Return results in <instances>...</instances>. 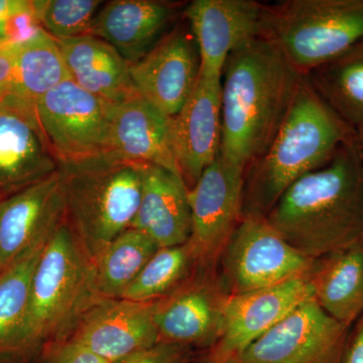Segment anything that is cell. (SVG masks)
I'll return each mask as SVG.
<instances>
[{"instance_id":"cell-36","label":"cell","mask_w":363,"mask_h":363,"mask_svg":"<svg viewBox=\"0 0 363 363\" xmlns=\"http://www.w3.org/2000/svg\"><path fill=\"white\" fill-rule=\"evenodd\" d=\"M227 363H235L234 362H233V360H231V362H227Z\"/></svg>"},{"instance_id":"cell-34","label":"cell","mask_w":363,"mask_h":363,"mask_svg":"<svg viewBox=\"0 0 363 363\" xmlns=\"http://www.w3.org/2000/svg\"><path fill=\"white\" fill-rule=\"evenodd\" d=\"M21 0H0V45H9V30Z\"/></svg>"},{"instance_id":"cell-3","label":"cell","mask_w":363,"mask_h":363,"mask_svg":"<svg viewBox=\"0 0 363 363\" xmlns=\"http://www.w3.org/2000/svg\"><path fill=\"white\" fill-rule=\"evenodd\" d=\"M354 135L303 75L274 140L245 169L243 216H266L286 189L327 164Z\"/></svg>"},{"instance_id":"cell-21","label":"cell","mask_w":363,"mask_h":363,"mask_svg":"<svg viewBox=\"0 0 363 363\" xmlns=\"http://www.w3.org/2000/svg\"><path fill=\"white\" fill-rule=\"evenodd\" d=\"M130 228L147 234L160 248L187 243L191 209L183 178L162 167L145 164L140 206Z\"/></svg>"},{"instance_id":"cell-5","label":"cell","mask_w":363,"mask_h":363,"mask_svg":"<svg viewBox=\"0 0 363 363\" xmlns=\"http://www.w3.org/2000/svg\"><path fill=\"white\" fill-rule=\"evenodd\" d=\"M96 301L93 262L65 220L48 240L33 274L18 351L61 340Z\"/></svg>"},{"instance_id":"cell-29","label":"cell","mask_w":363,"mask_h":363,"mask_svg":"<svg viewBox=\"0 0 363 363\" xmlns=\"http://www.w3.org/2000/svg\"><path fill=\"white\" fill-rule=\"evenodd\" d=\"M98 0H38L35 11L40 26L55 40L89 35L96 18Z\"/></svg>"},{"instance_id":"cell-32","label":"cell","mask_w":363,"mask_h":363,"mask_svg":"<svg viewBox=\"0 0 363 363\" xmlns=\"http://www.w3.org/2000/svg\"><path fill=\"white\" fill-rule=\"evenodd\" d=\"M18 45H0V104L6 99L13 86Z\"/></svg>"},{"instance_id":"cell-28","label":"cell","mask_w":363,"mask_h":363,"mask_svg":"<svg viewBox=\"0 0 363 363\" xmlns=\"http://www.w3.org/2000/svg\"><path fill=\"white\" fill-rule=\"evenodd\" d=\"M197 269V259L188 242L159 248L121 298L155 302L175 291Z\"/></svg>"},{"instance_id":"cell-26","label":"cell","mask_w":363,"mask_h":363,"mask_svg":"<svg viewBox=\"0 0 363 363\" xmlns=\"http://www.w3.org/2000/svg\"><path fill=\"white\" fill-rule=\"evenodd\" d=\"M159 248L150 236L138 229L128 228L117 236L93 260L98 300L123 298Z\"/></svg>"},{"instance_id":"cell-33","label":"cell","mask_w":363,"mask_h":363,"mask_svg":"<svg viewBox=\"0 0 363 363\" xmlns=\"http://www.w3.org/2000/svg\"><path fill=\"white\" fill-rule=\"evenodd\" d=\"M350 329L341 363H363V313Z\"/></svg>"},{"instance_id":"cell-31","label":"cell","mask_w":363,"mask_h":363,"mask_svg":"<svg viewBox=\"0 0 363 363\" xmlns=\"http://www.w3.org/2000/svg\"><path fill=\"white\" fill-rule=\"evenodd\" d=\"M117 363H185L183 346L159 343Z\"/></svg>"},{"instance_id":"cell-16","label":"cell","mask_w":363,"mask_h":363,"mask_svg":"<svg viewBox=\"0 0 363 363\" xmlns=\"http://www.w3.org/2000/svg\"><path fill=\"white\" fill-rule=\"evenodd\" d=\"M222 79L198 78L181 111L169 118V140L189 190L220 154Z\"/></svg>"},{"instance_id":"cell-27","label":"cell","mask_w":363,"mask_h":363,"mask_svg":"<svg viewBox=\"0 0 363 363\" xmlns=\"http://www.w3.org/2000/svg\"><path fill=\"white\" fill-rule=\"evenodd\" d=\"M47 242L28 247L0 272V353L20 350L33 274Z\"/></svg>"},{"instance_id":"cell-11","label":"cell","mask_w":363,"mask_h":363,"mask_svg":"<svg viewBox=\"0 0 363 363\" xmlns=\"http://www.w3.org/2000/svg\"><path fill=\"white\" fill-rule=\"evenodd\" d=\"M228 297L216 269L198 267L185 283L156 301L160 343L211 348L221 336Z\"/></svg>"},{"instance_id":"cell-24","label":"cell","mask_w":363,"mask_h":363,"mask_svg":"<svg viewBox=\"0 0 363 363\" xmlns=\"http://www.w3.org/2000/svg\"><path fill=\"white\" fill-rule=\"evenodd\" d=\"M69 79L58 43L40 28L18 45L13 86L4 101L35 111L38 100Z\"/></svg>"},{"instance_id":"cell-1","label":"cell","mask_w":363,"mask_h":363,"mask_svg":"<svg viewBox=\"0 0 363 363\" xmlns=\"http://www.w3.org/2000/svg\"><path fill=\"white\" fill-rule=\"evenodd\" d=\"M266 217L312 259L363 243V157L355 135L286 189Z\"/></svg>"},{"instance_id":"cell-8","label":"cell","mask_w":363,"mask_h":363,"mask_svg":"<svg viewBox=\"0 0 363 363\" xmlns=\"http://www.w3.org/2000/svg\"><path fill=\"white\" fill-rule=\"evenodd\" d=\"M114 105L71 79L38 100V121L59 164L109 152Z\"/></svg>"},{"instance_id":"cell-15","label":"cell","mask_w":363,"mask_h":363,"mask_svg":"<svg viewBox=\"0 0 363 363\" xmlns=\"http://www.w3.org/2000/svg\"><path fill=\"white\" fill-rule=\"evenodd\" d=\"M155 302L126 298L98 300L79 318L71 339L111 363L160 343Z\"/></svg>"},{"instance_id":"cell-35","label":"cell","mask_w":363,"mask_h":363,"mask_svg":"<svg viewBox=\"0 0 363 363\" xmlns=\"http://www.w3.org/2000/svg\"><path fill=\"white\" fill-rule=\"evenodd\" d=\"M355 140H357L358 149H359L360 154L363 157V128L355 133Z\"/></svg>"},{"instance_id":"cell-22","label":"cell","mask_w":363,"mask_h":363,"mask_svg":"<svg viewBox=\"0 0 363 363\" xmlns=\"http://www.w3.org/2000/svg\"><path fill=\"white\" fill-rule=\"evenodd\" d=\"M56 40L71 80L83 89L112 104L138 95L130 63L108 43L90 35Z\"/></svg>"},{"instance_id":"cell-4","label":"cell","mask_w":363,"mask_h":363,"mask_svg":"<svg viewBox=\"0 0 363 363\" xmlns=\"http://www.w3.org/2000/svg\"><path fill=\"white\" fill-rule=\"evenodd\" d=\"M145 166L111 152L59 164L65 220L92 262L130 228L140 206Z\"/></svg>"},{"instance_id":"cell-7","label":"cell","mask_w":363,"mask_h":363,"mask_svg":"<svg viewBox=\"0 0 363 363\" xmlns=\"http://www.w3.org/2000/svg\"><path fill=\"white\" fill-rule=\"evenodd\" d=\"M314 260L292 247L266 216L247 215L222 252L219 276L229 296L240 295L304 274Z\"/></svg>"},{"instance_id":"cell-12","label":"cell","mask_w":363,"mask_h":363,"mask_svg":"<svg viewBox=\"0 0 363 363\" xmlns=\"http://www.w3.org/2000/svg\"><path fill=\"white\" fill-rule=\"evenodd\" d=\"M130 74L145 101L169 117L181 111L200 74L199 50L184 16L147 54L130 64Z\"/></svg>"},{"instance_id":"cell-6","label":"cell","mask_w":363,"mask_h":363,"mask_svg":"<svg viewBox=\"0 0 363 363\" xmlns=\"http://www.w3.org/2000/svg\"><path fill=\"white\" fill-rule=\"evenodd\" d=\"M264 39L301 74L363 40V0H285L267 4Z\"/></svg>"},{"instance_id":"cell-17","label":"cell","mask_w":363,"mask_h":363,"mask_svg":"<svg viewBox=\"0 0 363 363\" xmlns=\"http://www.w3.org/2000/svg\"><path fill=\"white\" fill-rule=\"evenodd\" d=\"M64 221L65 201L59 169L0 199L1 272L28 247L49 240Z\"/></svg>"},{"instance_id":"cell-13","label":"cell","mask_w":363,"mask_h":363,"mask_svg":"<svg viewBox=\"0 0 363 363\" xmlns=\"http://www.w3.org/2000/svg\"><path fill=\"white\" fill-rule=\"evenodd\" d=\"M309 272L269 288L229 296L221 336L210 348L207 363H227L234 359L311 298Z\"/></svg>"},{"instance_id":"cell-23","label":"cell","mask_w":363,"mask_h":363,"mask_svg":"<svg viewBox=\"0 0 363 363\" xmlns=\"http://www.w3.org/2000/svg\"><path fill=\"white\" fill-rule=\"evenodd\" d=\"M309 279L317 304L351 326L363 313V243L315 259Z\"/></svg>"},{"instance_id":"cell-25","label":"cell","mask_w":363,"mask_h":363,"mask_svg":"<svg viewBox=\"0 0 363 363\" xmlns=\"http://www.w3.org/2000/svg\"><path fill=\"white\" fill-rule=\"evenodd\" d=\"M305 76L346 125L363 128V40Z\"/></svg>"},{"instance_id":"cell-30","label":"cell","mask_w":363,"mask_h":363,"mask_svg":"<svg viewBox=\"0 0 363 363\" xmlns=\"http://www.w3.org/2000/svg\"><path fill=\"white\" fill-rule=\"evenodd\" d=\"M45 363H111L91 352L73 339L57 341L49 350Z\"/></svg>"},{"instance_id":"cell-2","label":"cell","mask_w":363,"mask_h":363,"mask_svg":"<svg viewBox=\"0 0 363 363\" xmlns=\"http://www.w3.org/2000/svg\"><path fill=\"white\" fill-rule=\"evenodd\" d=\"M302 76L264 38L229 55L221 80L224 159L247 169L266 152L288 116Z\"/></svg>"},{"instance_id":"cell-37","label":"cell","mask_w":363,"mask_h":363,"mask_svg":"<svg viewBox=\"0 0 363 363\" xmlns=\"http://www.w3.org/2000/svg\"><path fill=\"white\" fill-rule=\"evenodd\" d=\"M0 272H1V269H0Z\"/></svg>"},{"instance_id":"cell-18","label":"cell","mask_w":363,"mask_h":363,"mask_svg":"<svg viewBox=\"0 0 363 363\" xmlns=\"http://www.w3.org/2000/svg\"><path fill=\"white\" fill-rule=\"evenodd\" d=\"M59 162L40 130L37 114L0 104V199L56 173Z\"/></svg>"},{"instance_id":"cell-9","label":"cell","mask_w":363,"mask_h":363,"mask_svg":"<svg viewBox=\"0 0 363 363\" xmlns=\"http://www.w3.org/2000/svg\"><path fill=\"white\" fill-rule=\"evenodd\" d=\"M245 169L219 154L189 190L192 247L198 267L216 269L243 216Z\"/></svg>"},{"instance_id":"cell-14","label":"cell","mask_w":363,"mask_h":363,"mask_svg":"<svg viewBox=\"0 0 363 363\" xmlns=\"http://www.w3.org/2000/svg\"><path fill=\"white\" fill-rule=\"evenodd\" d=\"M267 4L255 0H195L183 16L200 55V77L222 79L229 55L264 35Z\"/></svg>"},{"instance_id":"cell-20","label":"cell","mask_w":363,"mask_h":363,"mask_svg":"<svg viewBox=\"0 0 363 363\" xmlns=\"http://www.w3.org/2000/svg\"><path fill=\"white\" fill-rule=\"evenodd\" d=\"M169 118L140 95L114 105L109 152L181 176L169 140Z\"/></svg>"},{"instance_id":"cell-19","label":"cell","mask_w":363,"mask_h":363,"mask_svg":"<svg viewBox=\"0 0 363 363\" xmlns=\"http://www.w3.org/2000/svg\"><path fill=\"white\" fill-rule=\"evenodd\" d=\"M178 2L160 0H114L93 21L89 35L116 48L128 63L152 49L180 14Z\"/></svg>"},{"instance_id":"cell-10","label":"cell","mask_w":363,"mask_h":363,"mask_svg":"<svg viewBox=\"0 0 363 363\" xmlns=\"http://www.w3.org/2000/svg\"><path fill=\"white\" fill-rule=\"evenodd\" d=\"M350 327L329 316L312 297L250 344L233 362L341 363Z\"/></svg>"}]
</instances>
